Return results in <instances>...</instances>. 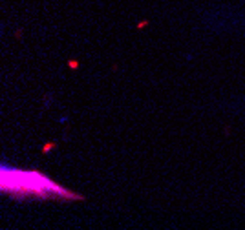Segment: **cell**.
Segmentation results:
<instances>
[{
	"instance_id": "cell-1",
	"label": "cell",
	"mask_w": 245,
	"mask_h": 230,
	"mask_svg": "<svg viewBox=\"0 0 245 230\" xmlns=\"http://www.w3.org/2000/svg\"><path fill=\"white\" fill-rule=\"evenodd\" d=\"M2 190L11 194H24V195H57L64 199H83L80 195L64 190L57 183L48 179L38 172H20V170H2Z\"/></svg>"
}]
</instances>
